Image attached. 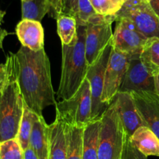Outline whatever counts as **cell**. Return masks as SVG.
Here are the masks:
<instances>
[{"label":"cell","mask_w":159,"mask_h":159,"mask_svg":"<svg viewBox=\"0 0 159 159\" xmlns=\"http://www.w3.org/2000/svg\"><path fill=\"white\" fill-rule=\"evenodd\" d=\"M6 14V12L5 11L0 10V48H2V42L4 40L5 37L8 35V32L6 30L2 29L1 27V25L2 23L3 18H4V16Z\"/></svg>","instance_id":"f1b7e54d"},{"label":"cell","mask_w":159,"mask_h":159,"mask_svg":"<svg viewBox=\"0 0 159 159\" xmlns=\"http://www.w3.org/2000/svg\"><path fill=\"white\" fill-rule=\"evenodd\" d=\"M140 54L129 57V65L118 92H152L154 91V76L142 63Z\"/></svg>","instance_id":"8fae6325"},{"label":"cell","mask_w":159,"mask_h":159,"mask_svg":"<svg viewBox=\"0 0 159 159\" xmlns=\"http://www.w3.org/2000/svg\"><path fill=\"white\" fill-rule=\"evenodd\" d=\"M16 34L23 47L33 51L44 49V29L41 22L23 19L16 26Z\"/></svg>","instance_id":"5bb4252c"},{"label":"cell","mask_w":159,"mask_h":159,"mask_svg":"<svg viewBox=\"0 0 159 159\" xmlns=\"http://www.w3.org/2000/svg\"><path fill=\"white\" fill-rule=\"evenodd\" d=\"M149 4L153 11L159 17V0H151L149 2Z\"/></svg>","instance_id":"4dcf8cb0"},{"label":"cell","mask_w":159,"mask_h":159,"mask_svg":"<svg viewBox=\"0 0 159 159\" xmlns=\"http://www.w3.org/2000/svg\"><path fill=\"white\" fill-rule=\"evenodd\" d=\"M122 121L125 132L130 137L136 130L145 126L131 93L118 92L112 101Z\"/></svg>","instance_id":"7c38bea8"},{"label":"cell","mask_w":159,"mask_h":159,"mask_svg":"<svg viewBox=\"0 0 159 159\" xmlns=\"http://www.w3.org/2000/svg\"><path fill=\"white\" fill-rule=\"evenodd\" d=\"M77 6L78 0H61V14L76 18Z\"/></svg>","instance_id":"4316f807"},{"label":"cell","mask_w":159,"mask_h":159,"mask_svg":"<svg viewBox=\"0 0 159 159\" xmlns=\"http://www.w3.org/2000/svg\"><path fill=\"white\" fill-rule=\"evenodd\" d=\"M91 103L90 83L85 79L73 96L56 103V119L64 125L86 127L91 122Z\"/></svg>","instance_id":"5b68a950"},{"label":"cell","mask_w":159,"mask_h":159,"mask_svg":"<svg viewBox=\"0 0 159 159\" xmlns=\"http://www.w3.org/2000/svg\"><path fill=\"white\" fill-rule=\"evenodd\" d=\"M129 65V57L124 53L112 48L104 79L101 102L108 107L119 90Z\"/></svg>","instance_id":"9c48e42d"},{"label":"cell","mask_w":159,"mask_h":159,"mask_svg":"<svg viewBox=\"0 0 159 159\" xmlns=\"http://www.w3.org/2000/svg\"><path fill=\"white\" fill-rule=\"evenodd\" d=\"M57 33L63 45H71L77 38V23L75 17L59 15L56 19Z\"/></svg>","instance_id":"ffe728a7"},{"label":"cell","mask_w":159,"mask_h":159,"mask_svg":"<svg viewBox=\"0 0 159 159\" xmlns=\"http://www.w3.org/2000/svg\"><path fill=\"white\" fill-rule=\"evenodd\" d=\"M29 146L39 159H48L49 154V127L43 116H38L33 124Z\"/></svg>","instance_id":"9a60e30c"},{"label":"cell","mask_w":159,"mask_h":159,"mask_svg":"<svg viewBox=\"0 0 159 159\" xmlns=\"http://www.w3.org/2000/svg\"><path fill=\"white\" fill-rule=\"evenodd\" d=\"M115 22L116 25L112 40L113 48L129 57L141 54L149 39L140 34L129 20L116 18Z\"/></svg>","instance_id":"30bf717a"},{"label":"cell","mask_w":159,"mask_h":159,"mask_svg":"<svg viewBox=\"0 0 159 159\" xmlns=\"http://www.w3.org/2000/svg\"><path fill=\"white\" fill-rule=\"evenodd\" d=\"M112 48L113 45L111 40L110 43L102 51L98 60L93 65L88 67L86 75V79L90 83L91 95V121L99 119L108 107L101 102V95L104 87L105 70Z\"/></svg>","instance_id":"ba28073f"},{"label":"cell","mask_w":159,"mask_h":159,"mask_svg":"<svg viewBox=\"0 0 159 159\" xmlns=\"http://www.w3.org/2000/svg\"><path fill=\"white\" fill-rule=\"evenodd\" d=\"M115 18L129 20L147 39H159V17L145 0H126Z\"/></svg>","instance_id":"52a82bcc"},{"label":"cell","mask_w":159,"mask_h":159,"mask_svg":"<svg viewBox=\"0 0 159 159\" xmlns=\"http://www.w3.org/2000/svg\"><path fill=\"white\" fill-rule=\"evenodd\" d=\"M38 116L36 113L31 111L25 104L23 105V115H22L21 120L19 126L18 134L17 136V138L18 139L23 151L29 147L30 137H31L33 124Z\"/></svg>","instance_id":"603a6c76"},{"label":"cell","mask_w":159,"mask_h":159,"mask_svg":"<svg viewBox=\"0 0 159 159\" xmlns=\"http://www.w3.org/2000/svg\"><path fill=\"white\" fill-rule=\"evenodd\" d=\"M23 159H39L38 157L35 154L31 147H28L27 148L23 151Z\"/></svg>","instance_id":"f546056e"},{"label":"cell","mask_w":159,"mask_h":159,"mask_svg":"<svg viewBox=\"0 0 159 159\" xmlns=\"http://www.w3.org/2000/svg\"><path fill=\"white\" fill-rule=\"evenodd\" d=\"M145 1H147V2H149L151 1V0H145Z\"/></svg>","instance_id":"e575fe53"},{"label":"cell","mask_w":159,"mask_h":159,"mask_svg":"<svg viewBox=\"0 0 159 159\" xmlns=\"http://www.w3.org/2000/svg\"><path fill=\"white\" fill-rule=\"evenodd\" d=\"M5 77V65L4 64H0V83L3 81Z\"/></svg>","instance_id":"d6a6232c"},{"label":"cell","mask_w":159,"mask_h":159,"mask_svg":"<svg viewBox=\"0 0 159 159\" xmlns=\"http://www.w3.org/2000/svg\"><path fill=\"white\" fill-rule=\"evenodd\" d=\"M22 20L41 22L47 13H49L50 6L48 0H31L21 2Z\"/></svg>","instance_id":"7402d4cb"},{"label":"cell","mask_w":159,"mask_h":159,"mask_svg":"<svg viewBox=\"0 0 159 159\" xmlns=\"http://www.w3.org/2000/svg\"><path fill=\"white\" fill-rule=\"evenodd\" d=\"M126 132L113 102L101 116L98 159H121Z\"/></svg>","instance_id":"277c9868"},{"label":"cell","mask_w":159,"mask_h":159,"mask_svg":"<svg viewBox=\"0 0 159 159\" xmlns=\"http://www.w3.org/2000/svg\"><path fill=\"white\" fill-rule=\"evenodd\" d=\"M140 57L151 75L154 76L159 73V39H149Z\"/></svg>","instance_id":"44dd1931"},{"label":"cell","mask_w":159,"mask_h":159,"mask_svg":"<svg viewBox=\"0 0 159 159\" xmlns=\"http://www.w3.org/2000/svg\"><path fill=\"white\" fill-rule=\"evenodd\" d=\"M101 117L89 123L84 130L83 159H98V136Z\"/></svg>","instance_id":"ac0fdd59"},{"label":"cell","mask_w":159,"mask_h":159,"mask_svg":"<svg viewBox=\"0 0 159 159\" xmlns=\"http://www.w3.org/2000/svg\"><path fill=\"white\" fill-rule=\"evenodd\" d=\"M121 159H147V157L139 152L131 144L129 136L126 134V140L122 152Z\"/></svg>","instance_id":"484cf974"},{"label":"cell","mask_w":159,"mask_h":159,"mask_svg":"<svg viewBox=\"0 0 159 159\" xmlns=\"http://www.w3.org/2000/svg\"><path fill=\"white\" fill-rule=\"evenodd\" d=\"M50 6L49 14L53 18L57 19L61 14V0H48Z\"/></svg>","instance_id":"83f0119b"},{"label":"cell","mask_w":159,"mask_h":159,"mask_svg":"<svg viewBox=\"0 0 159 159\" xmlns=\"http://www.w3.org/2000/svg\"><path fill=\"white\" fill-rule=\"evenodd\" d=\"M134 102L144 121L159 140V96L152 92H132Z\"/></svg>","instance_id":"4fadbf2b"},{"label":"cell","mask_w":159,"mask_h":159,"mask_svg":"<svg viewBox=\"0 0 159 159\" xmlns=\"http://www.w3.org/2000/svg\"><path fill=\"white\" fill-rule=\"evenodd\" d=\"M64 125V124H63ZM67 159H83L84 127L64 125Z\"/></svg>","instance_id":"d6986e66"},{"label":"cell","mask_w":159,"mask_h":159,"mask_svg":"<svg viewBox=\"0 0 159 159\" xmlns=\"http://www.w3.org/2000/svg\"><path fill=\"white\" fill-rule=\"evenodd\" d=\"M0 159H23V150L17 138L0 142Z\"/></svg>","instance_id":"cb8c5ba5"},{"label":"cell","mask_w":159,"mask_h":159,"mask_svg":"<svg viewBox=\"0 0 159 159\" xmlns=\"http://www.w3.org/2000/svg\"><path fill=\"white\" fill-rule=\"evenodd\" d=\"M28 1H31V0H21V2H28Z\"/></svg>","instance_id":"836d02e7"},{"label":"cell","mask_w":159,"mask_h":159,"mask_svg":"<svg viewBox=\"0 0 159 159\" xmlns=\"http://www.w3.org/2000/svg\"><path fill=\"white\" fill-rule=\"evenodd\" d=\"M4 65L5 77L0 83V142L17 138L24 105L17 80L16 54L9 52Z\"/></svg>","instance_id":"7a4b0ae2"},{"label":"cell","mask_w":159,"mask_h":159,"mask_svg":"<svg viewBox=\"0 0 159 159\" xmlns=\"http://www.w3.org/2000/svg\"><path fill=\"white\" fill-rule=\"evenodd\" d=\"M129 141L134 148L145 156L159 157V140L154 132L146 126L139 127L129 137Z\"/></svg>","instance_id":"2e32d148"},{"label":"cell","mask_w":159,"mask_h":159,"mask_svg":"<svg viewBox=\"0 0 159 159\" xmlns=\"http://www.w3.org/2000/svg\"><path fill=\"white\" fill-rule=\"evenodd\" d=\"M86 26H77V38L71 45L62 44V71L56 96L67 99L75 94L86 79L88 65L85 52Z\"/></svg>","instance_id":"3957f363"},{"label":"cell","mask_w":159,"mask_h":159,"mask_svg":"<svg viewBox=\"0 0 159 159\" xmlns=\"http://www.w3.org/2000/svg\"><path fill=\"white\" fill-rule=\"evenodd\" d=\"M95 12L102 16H115L123 5V0H90Z\"/></svg>","instance_id":"d4e9b609"},{"label":"cell","mask_w":159,"mask_h":159,"mask_svg":"<svg viewBox=\"0 0 159 159\" xmlns=\"http://www.w3.org/2000/svg\"><path fill=\"white\" fill-rule=\"evenodd\" d=\"M115 16L97 14L86 23L85 52L87 65H93L112 40V24Z\"/></svg>","instance_id":"8992f818"},{"label":"cell","mask_w":159,"mask_h":159,"mask_svg":"<svg viewBox=\"0 0 159 159\" xmlns=\"http://www.w3.org/2000/svg\"><path fill=\"white\" fill-rule=\"evenodd\" d=\"M154 93L159 96V73L154 76Z\"/></svg>","instance_id":"1f68e13d"},{"label":"cell","mask_w":159,"mask_h":159,"mask_svg":"<svg viewBox=\"0 0 159 159\" xmlns=\"http://www.w3.org/2000/svg\"><path fill=\"white\" fill-rule=\"evenodd\" d=\"M17 80L24 104L39 116L46 107L55 106L50 61L45 49L33 51L21 46L16 53Z\"/></svg>","instance_id":"6da1fadb"},{"label":"cell","mask_w":159,"mask_h":159,"mask_svg":"<svg viewBox=\"0 0 159 159\" xmlns=\"http://www.w3.org/2000/svg\"><path fill=\"white\" fill-rule=\"evenodd\" d=\"M49 127V154L48 159H67L65 127L58 119L48 125Z\"/></svg>","instance_id":"e0dca14e"}]
</instances>
